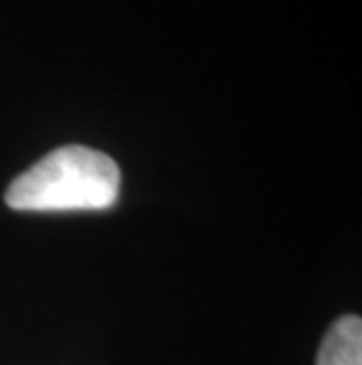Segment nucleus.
<instances>
[{"label": "nucleus", "instance_id": "1", "mask_svg": "<svg viewBox=\"0 0 362 365\" xmlns=\"http://www.w3.org/2000/svg\"><path fill=\"white\" fill-rule=\"evenodd\" d=\"M120 193V168L87 146H61L10 184L5 203L19 212L109 210Z\"/></svg>", "mask_w": 362, "mask_h": 365}, {"label": "nucleus", "instance_id": "2", "mask_svg": "<svg viewBox=\"0 0 362 365\" xmlns=\"http://www.w3.org/2000/svg\"><path fill=\"white\" fill-rule=\"evenodd\" d=\"M318 365H362L360 316H341L332 323L318 351Z\"/></svg>", "mask_w": 362, "mask_h": 365}]
</instances>
